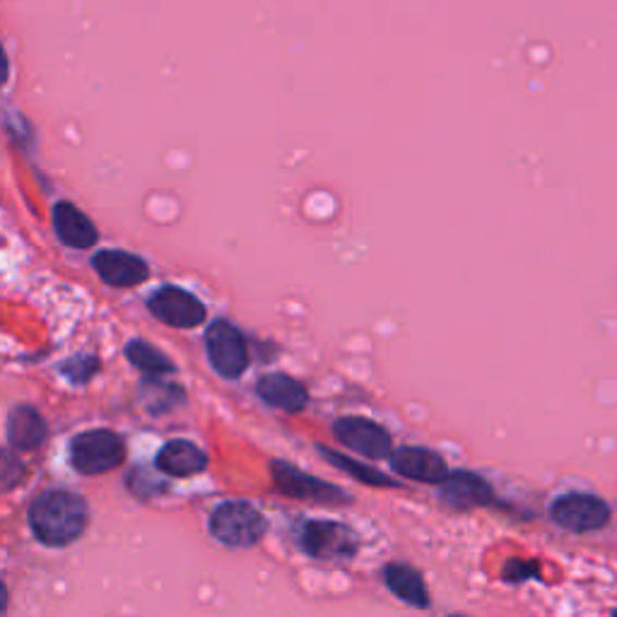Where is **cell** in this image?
Here are the masks:
<instances>
[{
    "instance_id": "1",
    "label": "cell",
    "mask_w": 617,
    "mask_h": 617,
    "mask_svg": "<svg viewBox=\"0 0 617 617\" xmlns=\"http://www.w3.org/2000/svg\"><path fill=\"white\" fill-rule=\"evenodd\" d=\"M87 507L85 501L73 493L53 489L34 499L29 509V525L34 535L47 545H68L77 541V535L85 531Z\"/></svg>"
},
{
    "instance_id": "2",
    "label": "cell",
    "mask_w": 617,
    "mask_h": 617,
    "mask_svg": "<svg viewBox=\"0 0 617 617\" xmlns=\"http://www.w3.org/2000/svg\"><path fill=\"white\" fill-rule=\"evenodd\" d=\"M300 547L322 562H346L360 551L358 533L338 521H306L300 529Z\"/></svg>"
},
{
    "instance_id": "3",
    "label": "cell",
    "mask_w": 617,
    "mask_h": 617,
    "mask_svg": "<svg viewBox=\"0 0 617 617\" xmlns=\"http://www.w3.org/2000/svg\"><path fill=\"white\" fill-rule=\"evenodd\" d=\"M210 531L222 545L251 547L266 535L268 523L266 517L246 501H227V505L215 509Z\"/></svg>"
},
{
    "instance_id": "4",
    "label": "cell",
    "mask_w": 617,
    "mask_h": 617,
    "mask_svg": "<svg viewBox=\"0 0 617 617\" xmlns=\"http://www.w3.org/2000/svg\"><path fill=\"white\" fill-rule=\"evenodd\" d=\"M123 441L109 430H89L77 434L71 444V461L80 473L101 475L123 463Z\"/></svg>"
},
{
    "instance_id": "5",
    "label": "cell",
    "mask_w": 617,
    "mask_h": 617,
    "mask_svg": "<svg viewBox=\"0 0 617 617\" xmlns=\"http://www.w3.org/2000/svg\"><path fill=\"white\" fill-rule=\"evenodd\" d=\"M205 348L215 372L225 379H237L249 367V348L244 336L230 322H215L205 334Z\"/></svg>"
},
{
    "instance_id": "6",
    "label": "cell",
    "mask_w": 617,
    "mask_h": 617,
    "mask_svg": "<svg viewBox=\"0 0 617 617\" xmlns=\"http://www.w3.org/2000/svg\"><path fill=\"white\" fill-rule=\"evenodd\" d=\"M334 434L342 447L364 456V459L382 461L386 456L394 453L391 434H388L379 422H374L370 418H358V415L340 418L336 420Z\"/></svg>"
},
{
    "instance_id": "7",
    "label": "cell",
    "mask_w": 617,
    "mask_h": 617,
    "mask_svg": "<svg viewBox=\"0 0 617 617\" xmlns=\"http://www.w3.org/2000/svg\"><path fill=\"white\" fill-rule=\"evenodd\" d=\"M270 471H273V480H276V487L282 495H288L292 499H308L316 501V505H348L350 501V497L342 493L340 487L308 475L300 471V468H294L285 461L273 463Z\"/></svg>"
},
{
    "instance_id": "8",
    "label": "cell",
    "mask_w": 617,
    "mask_h": 617,
    "mask_svg": "<svg viewBox=\"0 0 617 617\" xmlns=\"http://www.w3.org/2000/svg\"><path fill=\"white\" fill-rule=\"evenodd\" d=\"M551 513L559 529L571 533L598 531L610 521V507L605 505L601 497L581 495V493L555 499Z\"/></svg>"
},
{
    "instance_id": "9",
    "label": "cell",
    "mask_w": 617,
    "mask_h": 617,
    "mask_svg": "<svg viewBox=\"0 0 617 617\" xmlns=\"http://www.w3.org/2000/svg\"><path fill=\"white\" fill-rule=\"evenodd\" d=\"M147 308H150L159 322L174 328H193L205 322V306L201 304L198 297H193L181 288L157 290L150 297V302H147Z\"/></svg>"
},
{
    "instance_id": "10",
    "label": "cell",
    "mask_w": 617,
    "mask_h": 617,
    "mask_svg": "<svg viewBox=\"0 0 617 617\" xmlns=\"http://www.w3.org/2000/svg\"><path fill=\"white\" fill-rule=\"evenodd\" d=\"M391 468L401 477L425 485H441L449 475V468L441 456L422 447L396 449L391 453Z\"/></svg>"
},
{
    "instance_id": "11",
    "label": "cell",
    "mask_w": 617,
    "mask_h": 617,
    "mask_svg": "<svg viewBox=\"0 0 617 617\" xmlns=\"http://www.w3.org/2000/svg\"><path fill=\"white\" fill-rule=\"evenodd\" d=\"M441 497L456 509H471V507H487L493 505L495 493L483 477L471 471H453L447 480L439 485Z\"/></svg>"
},
{
    "instance_id": "12",
    "label": "cell",
    "mask_w": 617,
    "mask_h": 617,
    "mask_svg": "<svg viewBox=\"0 0 617 617\" xmlns=\"http://www.w3.org/2000/svg\"><path fill=\"white\" fill-rule=\"evenodd\" d=\"M95 270L99 273L101 280L117 285V288H133V285H141L150 276L145 261L133 254H125V251H99L95 256Z\"/></svg>"
},
{
    "instance_id": "13",
    "label": "cell",
    "mask_w": 617,
    "mask_h": 617,
    "mask_svg": "<svg viewBox=\"0 0 617 617\" xmlns=\"http://www.w3.org/2000/svg\"><path fill=\"white\" fill-rule=\"evenodd\" d=\"M258 396L268 406L288 413H300L308 403V391L302 382L292 379L288 374H266L256 384Z\"/></svg>"
},
{
    "instance_id": "14",
    "label": "cell",
    "mask_w": 617,
    "mask_h": 617,
    "mask_svg": "<svg viewBox=\"0 0 617 617\" xmlns=\"http://www.w3.org/2000/svg\"><path fill=\"white\" fill-rule=\"evenodd\" d=\"M205 465H208V456L186 439L169 441L157 453V468L171 477H191L205 471Z\"/></svg>"
},
{
    "instance_id": "15",
    "label": "cell",
    "mask_w": 617,
    "mask_h": 617,
    "mask_svg": "<svg viewBox=\"0 0 617 617\" xmlns=\"http://www.w3.org/2000/svg\"><path fill=\"white\" fill-rule=\"evenodd\" d=\"M8 439L20 451L37 449L47 439V422L39 415V410L29 406H20L8 418Z\"/></svg>"
},
{
    "instance_id": "16",
    "label": "cell",
    "mask_w": 617,
    "mask_h": 617,
    "mask_svg": "<svg viewBox=\"0 0 617 617\" xmlns=\"http://www.w3.org/2000/svg\"><path fill=\"white\" fill-rule=\"evenodd\" d=\"M53 225L56 234L61 237V242L75 249H89L97 242V230L87 217L80 213L71 203H59L53 208Z\"/></svg>"
},
{
    "instance_id": "17",
    "label": "cell",
    "mask_w": 617,
    "mask_h": 617,
    "mask_svg": "<svg viewBox=\"0 0 617 617\" xmlns=\"http://www.w3.org/2000/svg\"><path fill=\"white\" fill-rule=\"evenodd\" d=\"M384 581L388 591L394 593V596L401 598L408 605H415V608H427L430 605V591L425 586V581H422L420 571H415L413 567L408 565H388L384 569Z\"/></svg>"
},
{
    "instance_id": "18",
    "label": "cell",
    "mask_w": 617,
    "mask_h": 617,
    "mask_svg": "<svg viewBox=\"0 0 617 617\" xmlns=\"http://www.w3.org/2000/svg\"><path fill=\"white\" fill-rule=\"evenodd\" d=\"M318 451H322V456L328 463H334L336 468H340L342 473L355 477L358 483L372 485V487H398V483H394L391 477L384 475L382 471H376V468H372L367 463H358V461L348 459V456H342V453H338L334 449H326V447H318Z\"/></svg>"
},
{
    "instance_id": "19",
    "label": "cell",
    "mask_w": 617,
    "mask_h": 617,
    "mask_svg": "<svg viewBox=\"0 0 617 617\" xmlns=\"http://www.w3.org/2000/svg\"><path fill=\"white\" fill-rule=\"evenodd\" d=\"M125 358H129L131 364H135V367H138L141 372L150 374V376L174 372V364L167 360L165 352H159L157 348H153L150 342H145V340L129 342V346H125Z\"/></svg>"
},
{
    "instance_id": "20",
    "label": "cell",
    "mask_w": 617,
    "mask_h": 617,
    "mask_svg": "<svg viewBox=\"0 0 617 617\" xmlns=\"http://www.w3.org/2000/svg\"><path fill=\"white\" fill-rule=\"evenodd\" d=\"M25 480V465L15 453L0 449V495L15 489Z\"/></svg>"
},
{
    "instance_id": "21",
    "label": "cell",
    "mask_w": 617,
    "mask_h": 617,
    "mask_svg": "<svg viewBox=\"0 0 617 617\" xmlns=\"http://www.w3.org/2000/svg\"><path fill=\"white\" fill-rule=\"evenodd\" d=\"M97 370H99V362L95 358H73L71 362L63 364V374L68 376V379L80 382V384L87 382Z\"/></svg>"
},
{
    "instance_id": "22",
    "label": "cell",
    "mask_w": 617,
    "mask_h": 617,
    "mask_svg": "<svg viewBox=\"0 0 617 617\" xmlns=\"http://www.w3.org/2000/svg\"><path fill=\"white\" fill-rule=\"evenodd\" d=\"M539 579L541 567L535 562H525V559H511L505 567V579L507 581H525V579Z\"/></svg>"
},
{
    "instance_id": "23",
    "label": "cell",
    "mask_w": 617,
    "mask_h": 617,
    "mask_svg": "<svg viewBox=\"0 0 617 617\" xmlns=\"http://www.w3.org/2000/svg\"><path fill=\"white\" fill-rule=\"evenodd\" d=\"M5 80H8V56H5L3 44H0V87L5 85Z\"/></svg>"
},
{
    "instance_id": "24",
    "label": "cell",
    "mask_w": 617,
    "mask_h": 617,
    "mask_svg": "<svg viewBox=\"0 0 617 617\" xmlns=\"http://www.w3.org/2000/svg\"><path fill=\"white\" fill-rule=\"evenodd\" d=\"M5 605H8V591L3 586V581H0V615L5 613Z\"/></svg>"
},
{
    "instance_id": "25",
    "label": "cell",
    "mask_w": 617,
    "mask_h": 617,
    "mask_svg": "<svg viewBox=\"0 0 617 617\" xmlns=\"http://www.w3.org/2000/svg\"><path fill=\"white\" fill-rule=\"evenodd\" d=\"M451 617H461V615H451Z\"/></svg>"
},
{
    "instance_id": "26",
    "label": "cell",
    "mask_w": 617,
    "mask_h": 617,
    "mask_svg": "<svg viewBox=\"0 0 617 617\" xmlns=\"http://www.w3.org/2000/svg\"><path fill=\"white\" fill-rule=\"evenodd\" d=\"M615 617H617V610H615Z\"/></svg>"
}]
</instances>
